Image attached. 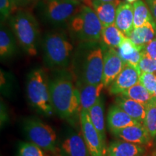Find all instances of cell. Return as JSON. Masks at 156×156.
Returning <instances> with one entry per match:
<instances>
[{"instance_id": "obj_37", "label": "cell", "mask_w": 156, "mask_h": 156, "mask_svg": "<svg viewBox=\"0 0 156 156\" xmlns=\"http://www.w3.org/2000/svg\"><path fill=\"white\" fill-rule=\"evenodd\" d=\"M154 28H155V35H156V22H155V25H154Z\"/></svg>"}, {"instance_id": "obj_5", "label": "cell", "mask_w": 156, "mask_h": 156, "mask_svg": "<svg viewBox=\"0 0 156 156\" xmlns=\"http://www.w3.org/2000/svg\"><path fill=\"white\" fill-rule=\"evenodd\" d=\"M44 59L52 67H64L69 64L73 46L60 32H49L43 40Z\"/></svg>"}, {"instance_id": "obj_6", "label": "cell", "mask_w": 156, "mask_h": 156, "mask_svg": "<svg viewBox=\"0 0 156 156\" xmlns=\"http://www.w3.org/2000/svg\"><path fill=\"white\" fill-rule=\"evenodd\" d=\"M84 59L81 70V81L86 85L102 83L104 51L97 43L83 44Z\"/></svg>"}, {"instance_id": "obj_1", "label": "cell", "mask_w": 156, "mask_h": 156, "mask_svg": "<svg viewBox=\"0 0 156 156\" xmlns=\"http://www.w3.org/2000/svg\"><path fill=\"white\" fill-rule=\"evenodd\" d=\"M51 102L56 114L62 118L73 117L81 111L80 93L69 74L60 73L49 83Z\"/></svg>"}, {"instance_id": "obj_14", "label": "cell", "mask_w": 156, "mask_h": 156, "mask_svg": "<svg viewBox=\"0 0 156 156\" xmlns=\"http://www.w3.org/2000/svg\"><path fill=\"white\" fill-rule=\"evenodd\" d=\"M107 124L111 132L127 127L138 125L140 124L117 105H113L109 108L107 115Z\"/></svg>"}, {"instance_id": "obj_33", "label": "cell", "mask_w": 156, "mask_h": 156, "mask_svg": "<svg viewBox=\"0 0 156 156\" xmlns=\"http://www.w3.org/2000/svg\"><path fill=\"white\" fill-rule=\"evenodd\" d=\"M145 2L153 15L154 20L156 22V0H145Z\"/></svg>"}, {"instance_id": "obj_21", "label": "cell", "mask_w": 156, "mask_h": 156, "mask_svg": "<svg viewBox=\"0 0 156 156\" xmlns=\"http://www.w3.org/2000/svg\"><path fill=\"white\" fill-rule=\"evenodd\" d=\"M103 87L104 85L102 83L98 85L83 84L80 90L81 109L89 111L90 108H92L101 98V93Z\"/></svg>"}, {"instance_id": "obj_9", "label": "cell", "mask_w": 156, "mask_h": 156, "mask_svg": "<svg viewBox=\"0 0 156 156\" xmlns=\"http://www.w3.org/2000/svg\"><path fill=\"white\" fill-rule=\"evenodd\" d=\"M80 121L82 134L90 156H105L106 154V144L91 122L88 111L81 109Z\"/></svg>"}, {"instance_id": "obj_16", "label": "cell", "mask_w": 156, "mask_h": 156, "mask_svg": "<svg viewBox=\"0 0 156 156\" xmlns=\"http://www.w3.org/2000/svg\"><path fill=\"white\" fill-rule=\"evenodd\" d=\"M122 2L114 0L109 2H102L93 0V9L100 20L103 27H107L115 23L116 10Z\"/></svg>"}, {"instance_id": "obj_36", "label": "cell", "mask_w": 156, "mask_h": 156, "mask_svg": "<svg viewBox=\"0 0 156 156\" xmlns=\"http://www.w3.org/2000/svg\"><path fill=\"white\" fill-rule=\"evenodd\" d=\"M136 1H137V0H126V2L131 4L132 2H135Z\"/></svg>"}, {"instance_id": "obj_7", "label": "cell", "mask_w": 156, "mask_h": 156, "mask_svg": "<svg viewBox=\"0 0 156 156\" xmlns=\"http://www.w3.org/2000/svg\"><path fill=\"white\" fill-rule=\"evenodd\" d=\"M83 6L77 0H43L40 5L42 17L54 25L69 23Z\"/></svg>"}, {"instance_id": "obj_17", "label": "cell", "mask_w": 156, "mask_h": 156, "mask_svg": "<svg viewBox=\"0 0 156 156\" xmlns=\"http://www.w3.org/2000/svg\"><path fill=\"white\" fill-rule=\"evenodd\" d=\"M116 105L124 110L133 119L143 125L146 115V106L143 103L119 95L116 98Z\"/></svg>"}, {"instance_id": "obj_11", "label": "cell", "mask_w": 156, "mask_h": 156, "mask_svg": "<svg viewBox=\"0 0 156 156\" xmlns=\"http://www.w3.org/2000/svg\"><path fill=\"white\" fill-rule=\"evenodd\" d=\"M140 73L137 68L126 64L119 75L109 86L111 95H119L126 90L140 83Z\"/></svg>"}, {"instance_id": "obj_4", "label": "cell", "mask_w": 156, "mask_h": 156, "mask_svg": "<svg viewBox=\"0 0 156 156\" xmlns=\"http://www.w3.org/2000/svg\"><path fill=\"white\" fill-rule=\"evenodd\" d=\"M26 93L29 102L38 112L46 116L54 114V110L51 102L49 83L44 70L36 69L29 74Z\"/></svg>"}, {"instance_id": "obj_28", "label": "cell", "mask_w": 156, "mask_h": 156, "mask_svg": "<svg viewBox=\"0 0 156 156\" xmlns=\"http://www.w3.org/2000/svg\"><path fill=\"white\" fill-rule=\"evenodd\" d=\"M17 156H48L42 148L33 142H21L18 147Z\"/></svg>"}, {"instance_id": "obj_35", "label": "cell", "mask_w": 156, "mask_h": 156, "mask_svg": "<svg viewBox=\"0 0 156 156\" xmlns=\"http://www.w3.org/2000/svg\"><path fill=\"white\" fill-rule=\"evenodd\" d=\"M77 1L80 2L83 5L87 6V7L93 8V0H77Z\"/></svg>"}, {"instance_id": "obj_38", "label": "cell", "mask_w": 156, "mask_h": 156, "mask_svg": "<svg viewBox=\"0 0 156 156\" xmlns=\"http://www.w3.org/2000/svg\"><path fill=\"white\" fill-rule=\"evenodd\" d=\"M153 97L154 98H155L156 99V92L155 93H154V94H153Z\"/></svg>"}, {"instance_id": "obj_20", "label": "cell", "mask_w": 156, "mask_h": 156, "mask_svg": "<svg viewBox=\"0 0 156 156\" xmlns=\"http://www.w3.org/2000/svg\"><path fill=\"white\" fill-rule=\"evenodd\" d=\"M154 25L155 23H147L143 26L134 28L128 38L135 46L143 51L146 45L154 39L155 35Z\"/></svg>"}, {"instance_id": "obj_8", "label": "cell", "mask_w": 156, "mask_h": 156, "mask_svg": "<svg viewBox=\"0 0 156 156\" xmlns=\"http://www.w3.org/2000/svg\"><path fill=\"white\" fill-rule=\"evenodd\" d=\"M24 129L30 141L44 151L54 153L57 151V136L51 126L40 120L30 119L24 122Z\"/></svg>"}, {"instance_id": "obj_15", "label": "cell", "mask_w": 156, "mask_h": 156, "mask_svg": "<svg viewBox=\"0 0 156 156\" xmlns=\"http://www.w3.org/2000/svg\"><path fill=\"white\" fill-rule=\"evenodd\" d=\"M133 24V5L124 2H121L116 10L115 25L128 38L134 28Z\"/></svg>"}, {"instance_id": "obj_27", "label": "cell", "mask_w": 156, "mask_h": 156, "mask_svg": "<svg viewBox=\"0 0 156 156\" xmlns=\"http://www.w3.org/2000/svg\"><path fill=\"white\" fill-rule=\"evenodd\" d=\"M145 106L146 115L143 125L153 139L156 136V99L155 98L153 97Z\"/></svg>"}, {"instance_id": "obj_19", "label": "cell", "mask_w": 156, "mask_h": 156, "mask_svg": "<svg viewBox=\"0 0 156 156\" xmlns=\"http://www.w3.org/2000/svg\"><path fill=\"white\" fill-rule=\"evenodd\" d=\"M117 51L124 63L138 69V65L143 56V51L135 46L129 38L126 37L119 47L117 48Z\"/></svg>"}, {"instance_id": "obj_39", "label": "cell", "mask_w": 156, "mask_h": 156, "mask_svg": "<svg viewBox=\"0 0 156 156\" xmlns=\"http://www.w3.org/2000/svg\"><path fill=\"white\" fill-rule=\"evenodd\" d=\"M153 156H156V151L154 152V153H153Z\"/></svg>"}, {"instance_id": "obj_3", "label": "cell", "mask_w": 156, "mask_h": 156, "mask_svg": "<svg viewBox=\"0 0 156 156\" xmlns=\"http://www.w3.org/2000/svg\"><path fill=\"white\" fill-rule=\"evenodd\" d=\"M9 25L23 50L30 56L36 55L39 28L36 18L28 12L19 10L11 17Z\"/></svg>"}, {"instance_id": "obj_29", "label": "cell", "mask_w": 156, "mask_h": 156, "mask_svg": "<svg viewBox=\"0 0 156 156\" xmlns=\"http://www.w3.org/2000/svg\"><path fill=\"white\" fill-rule=\"evenodd\" d=\"M140 83L149 91L151 94L156 92V76L150 73H142L140 76Z\"/></svg>"}, {"instance_id": "obj_26", "label": "cell", "mask_w": 156, "mask_h": 156, "mask_svg": "<svg viewBox=\"0 0 156 156\" xmlns=\"http://www.w3.org/2000/svg\"><path fill=\"white\" fill-rule=\"evenodd\" d=\"M120 95L145 105L151 101L153 98V95L151 94L140 83H138L130 88L126 90Z\"/></svg>"}, {"instance_id": "obj_34", "label": "cell", "mask_w": 156, "mask_h": 156, "mask_svg": "<svg viewBox=\"0 0 156 156\" xmlns=\"http://www.w3.org/2000/svg\"><path fill=\"white\" fill-rule=\"evenodd\" d=\"M29 1L30 0H11L13 7V11L23 7V6L26 5Z\"/></svg>"}, {"instance_id": "obj_30", "label": "cell", "mask_w": 156, "mask_h": 156, "mask_svg": "<svg viewBox=\"0 0 156 156\" xmlns=\"http://www.w3.org/2000/svg\"><path fill=\"white\" fill-rule=\"evenodd\" d=\"M138 69L140 73H156V60L143 55L138 65Z\"/></svg>"}, {"instance_id": "obj_32", "label": "cell", "mask_w": 156, "mask_h": 156, "mask_svg": "<svg viewBox=\"0 0 156 156\" xmlns=\"http://www.w3.org/2000/svg\"><path fill=\"white\" fill-rule=\"evenodd\" d=\"M142 53L143 55L156 60V38L146 45Z\"/></svg>"}, {"instance_id": "obj_24", "label": "cell", "mask_w": 156, "mask_h": 156, "mask_svg": "<svg viewBox=\"0 0 156 156\" xmlns=\"http://www.w3.org/2000/svg\"><path fill=\"white\" fill-rule=\"evenodd\" d=\"M16 51V42L12 32L1 27L0 30V56L2 58L10 57Z\"/></svg>"}, {"instance_id": "obj_13", "label": "cell", "mask_w": 156, "mask_h": 156, "mask_svg": "<svg viewBox=\"0 0 156 156\" xmlns=\"http://www.w3.org/2000/svg\"><path fill=\"white\" fill-rule=\"evenodd\" d=\"M61 151L64 156H90L83 134L80 133L70 134L62 142Z\"/></svg>"}, {"instance_id": "obj_18", "label": "cell", "mask_w": 156, "mask_h": 156, "mask_svg": "<svg viewBox=\"0 0 156 156\" xmlns=\"http://www.w3.org/2000/svg\"><path fill=\"white\" fill-rule=\"evenodd\" d=\"M145 148L137 144L124 140L111 142L106 149L107 156H141Z\"/></svg>"}, {"instance_id": "obj_10", "label": "cell", "mask_w": 156, "mask_h": 156, "mask_svg": "<svg viewBox=\"0 0 156 156\" xmlns=\"http://www.w3.org/2000/svg\"><path fill=\"white\" fill-rule=\"evenodd\" d=\"M125 65L126 64L120 57L117 50L113 48H108L105 51L102 79V83L104 87H109Z\"/></svg>"}, {"instance_id": "obj_2", "label": "cell", "mask_w": 156, "mask_h": 156, "mask_svg": "<svg viewBox=\"0 0 156 156\" xmlns=\"http://www.w3.org/2000/svg\"><path fill=\"white\" fill-rule=\"evenodd\" d=\"M69 34L81 44L97 43L101 38L103 25L93 8L83 5L68 23Z\"/></svg>"}, {"instance_id": "obj_31", "label": "cell", "mask_w": 156, "mask_h": 156, "mask_svg": "<svg viewBox=\"0 0 156 156\" xmlns=\"http://www.w3.org/2000/svg\"><path fill=\"white\" fill-rule=\"evenodd\" d=\"M13 12V7L11 0H0V13L2 23L10 16Z\"/></svg>"}, {"instance_id": "obj_25", "label": "cell", "mask_w": 156, "mask_h": 156, "mask_svg": "<svg viewBox=\"0 0 156 156\" xmlns=\"http://www.w3.org/2000/svg\"><path fill=\"white\" fill-rule=\"evenodd\" d=\"M133 7L134 28L143 26L147 23H155L153 15H152L149 8L143 0H137L135 2H134Z\"/></svg>"}, {"instance_id": "obj_23", "label": "cell", "mask_w": 156, "mask_h": 156, "mask_svg": "<svg viewBox=\"0 0 156 156\" xmlns=\"http://www.w3.org/2000/svg\"><path fill=\"white\" fill-rule=\"evenodd\" d=\"M126 36L114 24L103 27L101 39L108 48H118Z\"/></svg>"}, {"instance_id": "obj_12", "label": "cell", "mask_w": 156, "mask_h": 156, "mask_svg": "<svg viewBox=\"0 0 156 156\" xmlns=\"http://www.w3.org/2000/svg\"><path fill=\"white\" fill-rule=\"evenodd\" d=\"M112 133L122 140L140 145H150L153 139L147 129L142 124L127 126L112 132Z\"/></svg>"}, {"instance_id": "obj_22", "label": "cell", "mask_w": 156, "mask_h": 156, "mask_svg": "<svg viewBox=\"0 0 156 156\" xmlns=\"http://www.w3.org/2000/svg\"><path fill=\"white\" fill-rule=\"evenodd\" d=\"M88 113L93 124L100 134L103 141L105 142L106 126H105L104 118V105L101 97L98 100L94 106L89 109Z\"/></svg>"}]
</instances>
